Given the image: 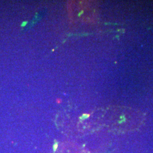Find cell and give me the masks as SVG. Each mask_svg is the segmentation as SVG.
Listing matches in <instances>:
<instances>
[{
  "label": "cell",
  "instance_id": "cell-1",
  "mask_svg": "<svg viewBox=\"0 0 153 153\" xmlns=\"http://www.w3.org/2000/svg\"><path fill=\"white\" fill-rule=\"evenodd\" d=\"M57 148H58V144L57 143H56L54 144V145H53V150H54V152H55L57 150Z\"/></svg>",
  "mask_w": 153,
  "mask_h": 153
},
{
  "label": "cell",
  "instance_id": "cell-2",
  "mask_svg": "<svg viewBox=\"0 0 153 153\" xmlns=\"http://www.w3.org/2000/svg\"><path fill=\"white\" fill-rule=\"evenodd\" d=\"M89 115H84L83 116V118H87L88 117H89Z\"/></svg>",
  "mask_w": 153,
  "mask_h": 153
}]
</instances>
